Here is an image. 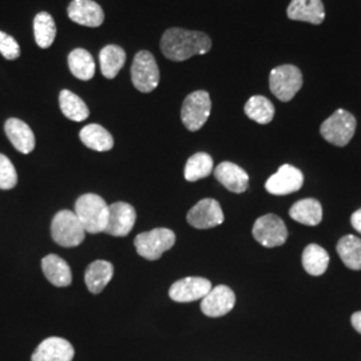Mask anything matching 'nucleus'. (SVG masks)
I'll list each match as a JSON object with an SVG mask.
<instances>
[{"label":"nucleus","mask_w":361,"mask_h":361,"mask_svg":"<svg viewBox=\"0 0 361 361\" xmlns=\"http://www.w3.org/2000/svg\"><path fill=\"white\" fill-rule=\"evenodd\" d=\"M212 49V39L201 31L169 28L161 39V51L174 62H183L194 55H204Z\"/></svg>","instance_id":"f257e3e1"},{"label":"nucleus","mask_w":361,"mask_h":361,"mask_svg":"<svg viewBox=\"0 0 361 361\" xmlns=\"http://www.w3.org/2000/svg\"><path fill=\"white\" fill-rule=\"evenodd\" d=\"M86 233L97 234L104 232L107 224L109 205L98 194H83L75 202V212Z\"/></svg>","instance_id":"f03ea898"},{"label":"nucleus","mask_w":361,"mask_h":361,"mask_svg":"<svg viewBox=\"0 0 361 361\" xmlns=\"http://www.w3.org/2000/svg\"><path fill=\"white\" fill-rule=\"evenodd\" d=\"M51 235L58 245L75 247L85 241L86 231L74 212L61 210L52 219Z\"/></svg>","instance_id":"7ed1b4c3"},{"label":"nucleus","mask_w":361,"mask_h":361,"mask_svg":"<svg viewBox=\"0 0 361 361\" xmlns=\"http://www.w3.org/2000/svg\"><path fill=\"white\" fill-rule=\"evenodd\" d=\"M174 244L176 234L166 228H157L150 232L140 233L134 240L137 253L141 257L150 261L161 258V256L170 250Z\"/></svg>","instance_id":"20e7f679"},{"label":"nucleus","mask_w":361,"mask_h":361,"mask_svg":"<svg viewBox=\"0 0 361 361\" xmlns=\"http://www.w3.org/2000/svg\"><path fill=\"white\" fill-rule=\"evenodd\" d=\"M356 119L348 111L340 109L324 121L320 133L326 142L335 146H347L355 135Z\"/></svg>","instance_id":"39448f33"},{"label":"nucleus","mask_w":361,"mask_h":361,"mask_svg":"<svg viewBox=\"0 0 361 361\" xmlns=\"http://www.w3.org/2000/svg\"><path fill=\"white\" fill-rule=\"evenodd\" d=\"M269 86L276 98L281 102H289L302 87V74L296 66H279L271 70Z\"/></svg>","instance_id":"423d86ee"},{"label":"nucleus","mask_w":361,"mask_h":361,"mask_svg":"<svg viewBox=\"0 0 361 361\" xmlns=\"http://www.w3.org/2000/svg\"><path fill=\"white\" fill-rule=\"evenodd\" d=\"M212 111V101L207 91L198 90L189 94L180 110V119L185 128L197 131L207 123Z\"/></svg>","instance_id":"0eeeda50"},{"label":"nucleus","mask_w":361,"mask_h":361,"mask_svg":"<svg viewBox=\"0 0 361 361\" xmlns=\"http://www.w3.org/2000/svg\"><path fill=\"white\" fill-rule=\"evenodd\" d=\"M131 82L137 90L152 92L159 83V68L153 54L140 51L131 65Z\"/></svg>","instance_id":"6e6552de"},{"label":"nucleus","mask_w":361,"mask_h":361,"mask_svg":"<svg viewBox=\"0 0 361 361\" xmlns=\"http://www.w3.org/2000/svg\"><path fill=\"white\" fill-rule=\"evenodd\" d=\"M255 240L265 247L284 245L288 238V229L284 221L276 214L261 216L253 225Z\"/></svg>","instance_id":"1a4fd4ad"},{"label":"nucleus","mask_w":361,"mask_h":361,"mask_svg":"<svg viewBox=\"0 0 361 361\" xmlns=\"http://www.w3.org/2000/svg\"><path fill=\"white\" fill-rule=\"evenodd\" d=\"M186 219L195 229H210L221 225L225 217L221 205L216 200L205 198L189 210Z\"/></svg>","instance_id":"9d476101"},{"label":"nucleus","mask_w":361,"mask_h":361,"mask_svg":"<svg viewBox=\"0 0 361 361\" xmlns=\"http://www.w3.org/2000/svg\"><path fill=\"white\" fill-rule=\"evenodd\" d=\"M137 213L135 209L128 202H116L109 205V216L104 233L114 237L128 235L135 224Z\"/></svg>","instance_id":"9b49d317"},{"label":"nucleus","mask_w":361,"mask_h":361,"mask_svg":"<svg viewBox=\"0 0 361 361\" xmlns=\"http://www.w3.org/2000/svg\"><path fill=\"white\" fill-rule=\"evenodd\" d=\"M212 290V283L204 277H185L170 286L169 296L176 302L202 300Z\"/></svg>","instance_id":"f8f14e48"},{"label":"nucleus","mask_w":361,"mask_h":361,"mask_svg":"<svg viewBox=\"0 0 361 361\" xmlns=\"http://www.w3.org/2000/svg\"><path fill=\"white\" fill-rule=\"evenodd\" d=\"M235 305V295L226 285H219L201 301V310L207 317H222L228 314Z\"/></svg>","instance_id":"ddd939ff"},{"label":"nucleus","mask_w":361,"mask_h":361,"mask_svg":"<svg viewBox=\"0 0 361 361\" xmlns=\"http://www.w3.org/2000/svg\"><path fill=\"white\" fill-rule=\"evenodd\" d=\"M304 176L292 165H283L265 183V189L274 195H286L301 189Z\"/></svg>","instance_id":"4468645a"},{"label":"nucleus","mask_w":361,"mask_h":361,"mask_svg":"<svg viewBox=\"0 0 361 361\" xmlns=\"http://www.w3.org/2000/svg\"><path fill=\"white\" fill-rule=\"evenodd\" d=\"M75 355L70 341L62 337H49L32 353L31 361H73Z\"/></svg>","instance_id":"2eb2a0df"},{"label":"nucleus","mask_w":361,"mask_h":361,"mask_svg":"<svg viewBox=\"0 0 361 361\" xmlns=\"http://www.w3.org/2000/svg\"><path fill=\"white\" fill-rule=\"evenodd\" d=\"M67 13L73 22L80 26L99 27L104 20L102 7L94 0H73Z\"/></svg>","instance_id":"dca6fc26"},{"label":"nucleus","mask_w":361,"mask_h":361,"mask_svg":"<svg viewBox=\"0 0 361 361\" xmlns=\"http://www.w3.org/2000/svg\"><path fill=\"white\" fill-rule=\"evenodd\" d=\"M214 176L229 192L244 193L249 186V176L245 170L233 162H222L214 170Z\"/></svg>","instance_id":"f3484780"},{"label":"nucleus","mask_w":361,"mask_h":361,"mask_svg":"<svg viewBox=\"0 0 361 361\" xmlns=\"http://www.w3.org/2000/svg\"><path fill=\"white\" fill-rule=\"evenodd\" d=\"M4 131L18 152L30 154L35 149V135L26 122L10 118L4 125Z\"/></svg>","instance_id":"a211bd4d"},{"label":"nucleus","mask_w":361,"mask_h":361,"mask_svg":"<svg viewBox=\"0 0 361 361\" xmlns=\"http://www.w3.org/2000/svg\"><path fill=\"white\" fill-rule=\"evenodd\" d=\"M288 16L292 20L322 25L325 19L322 0H292L288 7Z\"/></svg>","instance_id":"6ab92c4d"},{"label":"nucleus","mask_w":361,"mask_h":361,"mask_svg":"<svg viewBox=\"0 0 361 361\" xmlns=\"http://www.w3.org/2000/svg\"><path fill=\"white\" fill-rule=\"evenodd\" d=\"M114 274V267L111 262L104 259H97L91 262L85 273V283L92 295H98L111 281Z\"/></svg>","instance_id":"aec40b11"},{"label":"nucleus","mask_w":361,"mask_h":361,"mask_svg":"<svg viewBox=\"0 0 361 361\" xmlns=\"http://www.w3.org/2000/svg\"><path fill=\"white\" fill-rule=\"evenodd\" d=\"M42 271L55 286L65 288L73 283V273L68 264L56 255H49L42 259Z\"/></svg>","instance_id":"412c9836"},{"label":"nucleus","mask_w":361,"mask_h":361,"mask_svg":"<svg viewBox=\"0 0 361 361\" xmlns=\"http://www.w3.org/2000/svg\"><path fill=\"white\" fill-rule=\"evenodd\" d=\"M289 216L302 225L316 226L323 219V207L317 200L305 198L290 207Z\"/></svg>","instance_id":"4be33fe9"},{"label":"nucleus","mask_w":361,"mask_h":361,"mask_svg":"<svg viewBox=\"0 0 361 361\" xmlns=\"http://www.w3.org/2000/svg\"><path fill=\"white\" fill-rule=\"evenodd\" d=\"M79 138L85 146L95 152H109L114 146L113 135L101 125H87L79 133Z\"/></svg>","instance_id":"5701e85b"},{"label":"nucleus","mask_w":361,"mask_h":361,"mask_svg":"<svg viewBox=\"0 0 361 361\" xmlns=\"http://www.w3.org/2000/svg\"><path fill=\"white\" fill-rule=\"evenodd\" d=\"M99 62H101V71L107 79H113L118 75L126 62V52L116 46L109 44L99 52Z\"/></svg>","instance_id":"b1692460"},{"label":"nucleus","mask_w":361,"mask_h":361,"mask_svg":"<svg viewBox=\"0 0 361 361\" xmlns=\"http://www.w3.org/2000/svg\"><path fill=\"white\" fill-rule=\"evenodd\" d=\"M337 253L345 267L352 271H361V238L348 234L337 243Z\"/></svg>","instance_id":"393cba45"},{"label":"nucleus","mask_w":361,"mask_h":361,"mask_svg":"<svg viewBox=\"0 0 361 361\" xmlns=\"http://www.w3.org/2000/svg\"><path fill=\"white\" fill-rule=\"evenodd\" d=\"M68 67L74 77L80 80H90L95 75V62L90 52L75 49L68 55Z\"/></svg>","instance_id":"a878e982"},{"label":"nucleus","mask_w":361,"mask_h":361,"mask_svg":"<svg viewBox=\"0 0 361 361\" xmlns=\"http://www.w3.org/2000/svg\"><path fill=\"white\" fill-rule=\"evenodd\" d=\"M329 265L328 252L316 244H310L304 249L302 267L310 276H322Z\"/></svg>","instance_id":"bb28decb"},{"label":"nucleus","mask_w":361,"mask_h":361,"mask_svg":"<svg viewBox=\"0 0 361 361\" xmlns=\"http://www.w3.org/2000/svg\"><path fill=\"white\" fill-rule=\"evenodd\" d=\"M59 104H61V110H62L63 116L68 118L70 121L82 122L90 116L87 104H85L83 99H80L77 94H74L70 90L61 91Z\"/></svg>","instance_id":"cd10ccee"},{"label":"nucleus","mask_w":361,"mask_h":361,"mask_svg":"<svg viewBox=\"0 0 361 361\" xmlns=\"http://www.w3.org/2000/svg\"><path fill=\"white\" fill-rule=\"evenodd\" d=\"M34 35L40 49H49L56 37V26L49 13H39L34 19Z\"/></svg>","instance_id":"c85d7f7f"},{"label":"nucleus","mask_w":361,"mask_h":361,"mask_svg":"<svg viewBox=\"0 0 361 361\" xmlns=\"http://www.w3.org/2000/svg\"><path fill=\"white\" fill-rule=\"evenodd\" d=\"M213 171V158L207 153L192 155L185 166V180L189 182L207 178Z\"/></svg>","instance_id":"c756f323"},{"label":"nucleus","mask_w":361,"mask_h":361,"mask_svg":"<svg viewBox=\"0 0 361 361\" xmlns=\"http://www.w3.org/2000/svg\"><path fill=\"white\" fill-rule=\"evenodd\" d=\"M245 114L259 125H267L274 116V106L268 98L255 95L246 102Z\"/></svg>","instance_id":"7c9ffc66"},{"label":"nucleus","mask_w":361,"mask_h":361,"mask_svg":"<svg viewBox=\"0 0 361 361\" xmlns=\"http://www.w3.org/2000/svg\"><path fill=\"white\" fill-rule=\"evenodd\" d=\"M18 183V173L16 169L10 161L8 157L0 154V189L10 190Z\"/></svg>","instance_id":"2f4dec72"},{"label":"nucleus","mask_w":361,"mask_h":361,"mask_svg":"<svg viewBox=\"0 0 361 361\" xmlns=\"http://www.w3.org/2000/svg\"><path fill=\"white\" fill-rule=\"evenodd\" d=\"M0 54L8 61H15L20 56V47L18 42L4 31H0Z\"/></svg>","instance_id":"473e14b6"},{"label":"nucleus","mask_w":361,"mask_h":361,"mask_svg":"<svg viewBox=\"0 0 361 361\" xmlns=\"http://www.w3.org/2000/svg\"><path fill=\"white\" fill-rule=\"evenodd\" d=\"M350 224L352 226L361 234V209H359L357 212H355L350 217Z\"/></svg>","instance_id":"72a5a7b5"},{"label":"nucleus","mask_w":361,"mask_h":361,"mask_svg":"<svg viewBox=\"0 0 361 361\" xmlns=\"http://www.w3.org/2000/svg\"><path fill=\"white\" fill-rule=\"evenodd\" d=\"M350 323L353 325V328L361 335V310L355 312L350 317Z\"/></svg>","instance_id":"f704fd0d"}]
</instances>
